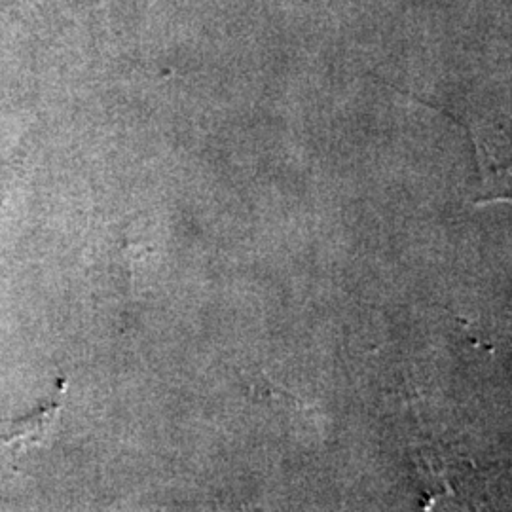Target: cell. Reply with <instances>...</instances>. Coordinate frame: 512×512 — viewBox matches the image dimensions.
<instances>
[{
	"mask_svg": "<svg viewBox=\"0 0 512 512\" xmlns=\"http://www.w3.org/2000/svg\"><path fill=\"white\" fill-rule=\"evenodd\" d=\"M63 391H65V385L59 389V395L55 397L54 403L44 406L42 410H38L37 414L25 420H0V454L8 450L19 452L25 448L40 446L48 437L50 427L54 425L57 418V412L61 406L59 399L63 397Z\"/></svg>",
	"mask_w": 512,
	"mask_h": 512,
	"instance_id": "obj_1",
	"label": "cell"
}]
</instances>
